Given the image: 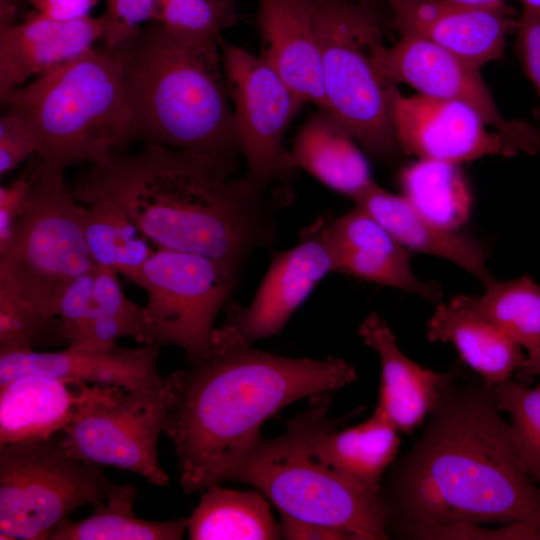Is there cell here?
Here are the masks:
<instances>
[{"label":"cell","mask_w":540,"mask_h":540,"mask_svg":"<svg viewBox=\"0 0 540 540\" xmlns=\"http://www.w3.org/2000/svg\"><path fill=\"white\" fill-rule=\"evenodd\" d=\"M357 378L341 358H291L252 347L232 326L215 328L207 352L166 376L169 407L163 434L187 493L230 480L262 438L264 422L305 397Z\"/></svg>","instance_id":"6da1fadb"},{"label":"cell","mask_w":540,"mask_h":540,"mask_svg":"<svg viewBox=\"0 0 540 540\" xmlns=\"http://www.w3.org/2000/svg\"><path fill=\"white\" fill-rule=\"evenodd\" d=\"M448 379L423 435L380 489L387 527L391 519L404 532L460 522L540 526L539 488L490 386L453 390Z\"/></svg>","instance_id":"7a4b0ae2"},{"label":"cell","mask_w":540,"mask_h":540,"mask_svg":"<svg viewBox=\"0 0 540 540\" xmlns=\"http://www.w3.org/2000/svg\"><path fill=\"white\" fill-rule=\"evenodd\" d=\"M210 158L145 143L134 154L112 152L78 174L81 204L117 206L158 248L194 253L241 272L250 254L275 239L265 191Z\"/></svg>","instance_id":"3957f363"},{"label":"cell","mask_w":540,"mask_h":540,"mask_svg":"<svg viewBox=\"0 0 540 540\" xmlns=\"http://www.w3.org/2000/svg\"><path fill=\"white\" fill-rule=\"evenodd\" d=\"M221 41L185 36L151 21L119 48L135 139L236 171L242 153Z\"/></svg>","instance_id":"277c9868"},{"label":"cell","mask_w":540,"mask_h":540,"mask_svg":"<svg viewBox=\"0 0 540 540\" xmlns=\"http://www.w3.org/2000/svg\"><path fill=\"white\" fill-rule=\"evenodd\" d=\"M120 48L91 47L0 97L31 133L44 166L96 163L135 139Z\"/></svg>","instance_id":"5b68a950"},{"label":"cell","mask_w":540,"mask_h":540,"mask_svg":"<svg viewBox=\"0 0 540 540\" xmlns=\"http://www.w3.org/2000/svg\"><path fill=\"white\" fill-rule=\"evenodd\" d=\"M328 400L317 396L310 409L287 423L284 433L262 437L229 481L261 491L281 517L325 526L350 540L388 539L380 489L347 478L313 453L316 437L337 424L329 417Z\"/></svg>","instance_id":"8992f818"},{"label":"cell","mask_w":540,"mask_h":540,"mask_svg":"<svg viewBox=\"0 0 540 540\" xmlns=\"http://www.w3.org/2000/svg\"><path fill=\"white\" fill-rule=\"evenodd\" d=\"M64 170L38 162L13 236L0 252V283L55 320L67 286L93 271L83 234L81 204Z\"/></svg>","instance_id":"52a82bcc"},{"label":"cell","mask_w":540,"mask_h":540,"mask_svg":"<svg viewBox=\"0 0 540 540\" xmlns=\"http://www.w3.org/2000/svg\"><path fill=\"white\" fill-rule=\"evenodd\" d=\"M322 53L325 110L370 155L391 160L402 152L392 124L388 86L372 61L383 42L377 11L351 0H312Z\"/></svg>","instance_id":"ba28073f"},{"label":"cell","mask_w":540,"mask_h":540,"mask_svg":"<svg viewBox=\"0 0 540 540\" xmlns=\"http://www.w3.org/2000/svg\"><path fill=\"white\" fill-rule=\"evenodd\" d=\"M102 467L72 456L59 434L0 447V539H49L79 507L105 502L122 484Z\"/></svg>","instance_id":"9c48e42d"},{"label":"cell","mask_w":540,"mask_h":540,"mask_svg":"<svg viewBox=\"0 0 540 540\" xmlns=\"http://www.w3.org/2000/svg\"><path fill=\"white\" fill-rule=\"evenodd\" d=\"M74 385V413L61 433L64 448L79 460L137 473L156 486L168 485L169 476L158 457V439L169 407L166 379L132 390Z\"/></svg>","instance_id":"30bf717a"},{"label":"cell","mask_w":540,"mask_h":540,"mask_svg":"<svg viewBox=\"0 0 540 540\" xmlns=\"http://www.w3.org/2000/svg\"><path fill=\"white\" fill-rule=\"evenodd\" d=\"M239 276L209 257L158 248L128 279L146 292L152 344L175 345L192 363L207 352Z\"/></svg>","instance_id":"8fae6325"},{"label":"cell","mask_w":540,"mask_h":540,"mask_svg":"<svg viewBox=\"0 0 540 540\" xmlns=\"http://www.w3.org/2000/svg\"><path fill=\"white\" fill-rule=\"evenodd\" d=\"M220 48L245 177L262 190L292 180L297 168L284 137L303 104L260 56L224 40Z\"/></svg>","instance_id":"7c38bea8"},{"label":"cell","mask_w":540,"mask_h":540,"mask_svg":"<svg viewBox=\"0 0 540 540\" xmlns=\"http://www.w3.org/2000/svg\"><path fill=\"white\" fill-rule=\"evenodd\" d=\"M392 46L372 51L373 65L386 85L407 84L428 97L464 103L520 153H540V130L531 123L505 118L484 82L480 68L414 35H399Z\"/></svg>","instance_id":"4fadbf2b"},{"label":"cell","mask_w":540,"mask_h":540,"mask_svg":"<svg viewBox=\"0 0 540 540\" xmlns=\"http://www.w3.org/2000/svg\"><path fill=\"white\" fill-rule=\"evenodd\" d=\"M394 131L404 154L460 164L486 156L518 155L470 106L388 86Z\"/></svg>","instance_id":"5bb4252c"},{"label":"cell","mask_w":540,"mask_h":540,"mask_svg":"<svg viewBox=\"0 0 540 540\" xmlns=\"http://www.w3.org/2000/svg\"><path fill=\"white\" fill-rule=\"evenodd\" d=\"M329 217H319L302 229L299 243L276 253L251 303L227 305L225 323L247 342L271 337L282 331L292 314L314 287L335 272L328 234Z\"/></svg>","instance_id":"9a60e30c"},{"label":"cell","mask_w":540,"mask_h":540,"mask_svg":"<svg viewBox=\"0 0 540 540\" xmlns=\"http://www.w3.org/2000/svg\"><path fill=\"white\" fill-rule=\"evenodd\" d=\"M399 35L426 39L481 68L500 59L518 19L451 0H385Z\"/></svg>","instance_id":"2e32d148"},{"label":"cell","mask_w":540,"mask_h":540,"mask_svg":"<svg viewBox=\"0 0 540 540\" xmlns=\"http://www.w3.org/2000/svg\"><path fill=\"white\" fill-rule=\"evenodd\" d=\"M159 346L90 348L69 345L56 352L0 354V385L26 374L45 375L70 384L92 383L126 390L159 385Z\"/></svg>","instance_id":"e0dca14e"},{"label":"cell","mask_w":540,"mask_h":540,"mask_svg":"<svg viewBox=\"0 0 540 540\" xmlns=\"http://www.w3.org/2000/svg\"><path fill=\"white\" fill-rule=\"evenodd\" d=\"M260 57L299 101L325 109L322 53L312 0H258Z\"/></svg>","instance_id":"ac0fdd59"},{"label":"cell","mask_w":540,"mask_h":540,"mask_svg":"<svg viewBox=\"0 0 540 540\" xmlns=\"http://www.w3.org/2000/svg\"><path fill=\"white\" fill-rule=\"evenodd\" d=\"M328 234L335 272L434 302L441 298L439 284L418 278L411 268L408 250L359 206L341 217L329 218Z\"/></svg>","instance_id":"d6986e66"},{"label":"cell","mask_w":540,"mask_h":540,"mask_svg":"<svg viewBox=\"0 0 540 540\" xmlns=\"http://www.w3.org/2000/svg\"><path fill=\"white\" fill-rule=\"evenodd\" d=\"M101 16L60 21L36 11L0 31V97L79 56L102 40Z\"/></svg>","instance_id":"ffe728a7"},{"label":"cell","mask_w":540,"mask_h":540,"mask_svg":"<svg viewBox=\"0 0 540 540\" xmlns=\"http://www.w3.org/2000/svg\"><path fill=\"white\" fill-rule=\"evenodd\" d=\"M363 342L377 352L381 365L378 409L398 431L410 433L436 406L449 375L426 369L408 358L378 314L358 327Z\"/></svg>","instance_id":"44dd1931"},{"label":"cell","mask_w":540,"mask_h":540,"mask_svg":"<svg viewBox=\"0 0 540 540\" xmlns=\"http://www.w3.org/2000/svg\"><path fill=\"white\" fill-rule=\"evenodd\" d=\"M407 250L446 259L478 279L484 287L495 278L489 272V252L479 241L443 228L421 215L402 196L375 182L355 200Z\"/></svg>","instance_id":"7402d4cb"},{"label":"cell","mask_w":540,"mask_h":540,"mask_svg":"<svg viewBox=\"0 0 540 540\" xmlns=\"http://www.w3.org/2000/svg\"><path fill=\"white\" fill-rule=\"evenodd\" d=\"M426 336L430 342L451 343L489 386L510 379L526 360L523 349L472 308L465 295L436 306Z\"/></svg>","instance_id":"603a6c76"},{"label":"cell","mask_w":540,"mask_h":540,"mask_svg":"<svg viewBox=\"0 0 540 540\" xmlns=\"http://www.w3.org/2000/svg\"><path fill=\"white\" fill-rule=\"evenodd\" d=\"M289 152L296 168L353 200L374 183L356 140L325 109H318L305 120Z\"/></svg>","instance_id":"cb8c5ba5"},{"label":"cell","mask_w":540,"mask_h":540,"mask_svg":"<svg viewBox=\"0 0 540 540\" xmlns=\"http://www.w3.org/2000/svg\"><path fill=\"white\" fill-rule=\"evenodd\" d=\"M77 399L74 384L26 374L0 385V447L63 432Z\"/></svg>","instance_id":"d4e9b609"},{"label":"cell","mask_w":540,"mask_h":540,"mask_svg":"<svg viewBox=\"0 0 540 540\" xmlns=\"http://www.w3.org/2000/svg\"><path fill=\"white\" fill-rule=\"evenodd\" d=\"M334 429L329 427L316 437L314 455L347 478L380 489L382 475L400 446L398 429L378 409L356 426Z\"/></svg>","instance_id":"484cf974"},{"label":"cell","mask_w":540,"mask_h":540,"mask_svg":"<svg viewBox=\"0 0 540 540\" xmlns=\"http://www.w3.org/2000/svg\"><path fill=\"white\" fill-rule=\"evenodd\" d=\"M258 489L235 491L220 484L202 490L198 506L188 517L191 540H276L281 524Z\"/></svg>","instance_id":"4316f807"},{"label":"cell","mask_w":540,"mask_h":540,"mask_svg":"<svg viewBox=\"0 0 540 540\" xmlns=\"http://www.w3.org/2000/svg\"><path fill=\"white\" fill-rule=\"evenodd\" d=\"M402 196L435 224L459 231L471 213L472 194L459 164L417 159L398 176Z\"/></svg>","instance_id":"83f0119b"},{"label":"cell","mask_w":540,"mask_h":540,"mask_svg":"<svg viewBox=\"0 0 540 540\" xmlns=\"http://www.w3.org/2000/svg\"><path fill=\"white\" fill-rule=\"evenodd\" d=\"M137 488L122 484L105 502L79 521L62 522L50 540H179L187 531L188 518L148 521L138 518L133 507Z\"/></svg>","instance_id":"f1b7e54d"},{"label":"cell","mask_w":540,"mask_h":540,"mask_svg":"<svg viewBox=\"0 0 540 540\" xmlns=\"http://www.w3.org/2000/svg\"><path fill=\"white\" fill-rule=\"evenodd\" d=\"M468 304L527 352L525 362L540 356V285L529 274L494 280Z\"/></svg>","instance_id":"f546056e"},{"label":"cell","mask_w":540,"mask_h":540,"mask_svg":"<svg viewBox=\"0 0 540 540\" xmlns=\"http://www.w3.org/2000/svg\"><path fill=\"white\" fill-rule=\"evenodd\" d=\"M81 220L92 260L126 278L153 253L136 225L109 201L96 200L81 204Z\"/></svg>","instance_id":"4dcf8cb0"},{"label":"cell","mask_w":540,"mask_h":540,"mask_svg":"<svg viewBox=\"0 0 540 540\" xmlns=\"http://www.w3.org/2000/svg\"><path fill=\"white\" fill-rule=\"evenodd\" d=\"M116 274L113 269L96 264L94 275L96 314L83 342L75 346L109 347L122 337H131L138 342L152 344L151 330L144 307L127 298Z\"/></svg>","instance_id":"1f68e13d"},{"label":"cell","mask_w":540,"mask_h":540,"mask_svg":"<svg viewBox=\"0 0 540 540\" xmlns=\"http://www.w3.org/2000/svg\"><path fill=\"white\" fill-rule=\"evenodd\" d=\"M493 400L511 418V432L524 471L540 479V386L528 388L510 379L492 386Z\"/></svg>","instance_id":"d6a6232c"},{"label":"cell","mask_w":540,"mask_h":540,"mask_svg":"<svg viewBox=\"0 0 540 540\" xmlns=\"http://www.w3.org/2000/svg\"><path fill=\"white\" fill-rule=\"evenodd\" d=\"M59 343H66L59 319H46L0 283V354L36 351Z\"/></svg>","instance_id":"836d02e7"},{"label":"cell","mask_w":540,"mask_h":540,"mask_svg":"<svg viewBox=\"0 0 540 540\" xmlns=\"http://www.w3.org/2000/svg\"><path fill=\"white\" fill-rule=\"evenodd\" d=\"M237 20L236 0H159L154 19L173 32L217 41Z\"/></svg>","instance_id":"e575fe53"},{"label":"cell","mask_w":540,"mask_h":540,"mask_svg":"<svg viewBox=\"0 0 540 540\" xmlns=\"http://www.w3.org/2000/svg\"><path fill=\"white\" fill-rule=\"evenodd\" d=\"M94 275L95 269L77 277L61 296L57 317L68 346L83 342L95 317Z\"/></svg>","instance_id":"d590c367"},{"label":"cell","mask_w":540,"mask_h":540,"mask_svg":"<svg viewBox=\"0 0 540 540\" xmlns=\"http://www.w3.org/2000/svg\"><path fill=\"white\" fill-rule=\"evenodd\" d=\"M103 46L119 48L135 38L143 26L154 21L159 0H104Z\"/></svg>","instance_id":"8d00e7d4"},{"label":"cell","mask_w":540,"mask_h":540,"mask_svg":"<svg viewBox=\"0 0 540 540\" xmlns=\"http://www.w3.org/2000/svg\"><path fill=\"white\" fill-rule=\"evenodd\" d=\"M416 539L540 540V526L519 522L492 529L460 522L445 526H420L405 532Z\"/></svg>","instance_id":"74e56055"},{"label":"cell","mask_w":540,"mask_h":540,"mask_svg":"<svg viewBox=\"0 0 540 540\" xmlns=\"http://www.w3.org/2000/svg\"><path fill=\"white\" fill-rule=\"evenodd\" d=\"M515 52L538 96L535 110L540 119V14L523 10L518 18Z\"/></svg>","instance_id":"f35d334b"},{"label":"cell","mask_w":540,"mask_h":540,"mask_svg":"<svg viewBox=\"0 0 540 540\" xmlns=\"http://www.w3.org/2000/svg\"><path fill=\"white\" fill-rule=\"evenodd\" d=\"M36 147L31 133L15 114L4 111L0 117V175L17 168Z\"/></svg>","instance_id":"ab89813d"},{"label":"cell","mask_w":540,"mask_h":540,"mask_svg":"<svg viewBox=\"0 0 540 540\" xmlns=\"http://www.w3.org/2000/svg\"><path fill=\"white\" fill-rule=\"evenodd\" d=\"M38 162L29 165L11 184L0 187V252L5 250L13 236L32 172Z\"/></svg>","instance_id":"60d3db41"},{"label":"cell","mask_w":540,"mask_h":540,"mask_svg":"<svg viewBox=\"0 0 540 540\" xmlns=\"http://www.w3.org/2000/svg\"><path fill=\"white\" fill-rule=\"evenodd\" d=\"M98 0H29L37 13L60 21H71L90 16Z\"/></svg>","instance_id":"b9f144b4"},{"label":"cell","mask_w":540,"mask_h":540,"mask_svg":"<svg viewBox=\"0 0 540 540\" xmlns=\"http://www.w3.org/2000/svg\"><path fill=\"white\" fill-rule=\"evenodd\" d=\"M282 535L285 539H326L340 540L347 539L346 535L337 530L281 517Z\"/></svg>","instance_id":"7bdbcfd3"},{"label":"cell","mask_w":540,"mask_h":540,"mask_svg":"<svg viewBox=\"0 0 540 540\" xmlns=\"http://www.w3.org/2000/svg\"><path fill=\"white\" fill-rule=\"evenodd\" d=\"M464 5L492 9L511 15H516L515 10L510 7L506 0H451Z\"/></svg>","instance_id":"ee69618b"},{"label":"cell","mask_w":540,"mask_h":540,"mask_svg":"<svg viewBox=\"0 0 540 540\" xmlns=\"http://www.w3.org/2000/svg\"><path fill=\"white\" fill-rule=\"evenodd\" d=\"M29 3V0H0V16L15 20L19 11Z\"/></svg>","instance_id":"f6af8a7d"},{"label":"cell","mask_w":540,"mask_h":540,"mask_svg":"<svg viewBox=\"0 0 540 540\" xmlns=\"http://www.w3.org/2000/svg\"><path fill=\"white\" fill-rule=\"evenodd\" d=\"M516 373L518 378L525 382L531 381L536 376H540V356L533 362H524ZM538 385L540 386V383Z\"/></svg>","instance_id":"bcb514c9"},{"label":"cell","mask_w":540,"mask_h":540,"mask_svg":"<svg viewBox=\"0 0 540 540\" xmlns=\"http://www.w3.org/2000/svg\"><path fill=\"white\" fill-rule=\"evenodd\" d=\"M523 5V10L540 14V0H520Z\"/></svg>","instance_id":"7dc6e473"},{"label":"cell","mask_w":540,"mask_h":540,"mask_svg":"<svg viewBox=\"0 0 540 540\" xmlns=\"http://www.w3.org/2000/svg\"><path fill=\"white\" fill-rule=\"evenodd\" d=\"M351 1H354L362 6H365L367 8L377 11L376 4L379 0H351Z\"/></svg>","instance_id":"c3c4849f"},{"label":"cell","mask_w":540,"mask_h":540,"mask_svg":"<svg viewBox=\"0 0 540 540\" xmlns=\"http://www.w3.org/2000/svg\"><path fill=\"white\" fill-rule=\"evenodd\" d=\"M537 483L539 484V486H538V488H539V510H538V512H539V519H540V479L538 480Z\"/></svg>","instance_id":"681fc988"}]
</instances>
